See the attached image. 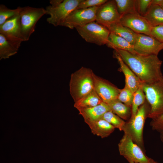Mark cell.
Returning a JSON list of instances; mask_svg holds the SVG:
<instances>
[{
  "label": "cell",
  "instance_id": "cell-1",
  "mask_svg": "<svg viewBox=\"0 0 163 163\" xmlns=\"http://www.w3.org/2000/svg\"><path fill=\"white\" fill-rule=\"evenodd\" d=\"M114 50L142 83H152L163 79L162 61L157 55L143 56L123 50Z\"/></svg>",
  "mask_w": 163,
  "mask_h": 163
},
{
  "label": "cell",
  "instance_id": "cell-2",
  "mask_svg": "<svg viewBox=\"0 0 163 163\" xmlns=\"http://www.w3.org/2000/svg\"><path fill=\"white\" fill-rule=\"evenodd\" d=\"M92 70L82 67L72 73L69 82V91L74 102L94 89Z\"/></svg>",
  "mask_w": 163,
  "mask_h": 163
},
{
  "label": "cell",
  "instance_id": "cell-3",
  "mask_svg": "<svg viewBox=\"0 0 163 163\" xmlns=\"http://www.w3.org/2000/svg\"><path fill=\"white\" fill-rule=\"evenodd\" d=\"M149 110V105L146 100L145 103L139 107L135 115L126 122L123 131L124 133L129 136L143 150V128Z\"/></svg>",
  "mask_w": 163,
  "mask_h": 163
},
{
  "label": "cell",
  "instance_id": "cell-4",
  "mask_svg": "<svg viewBox=\"0 0 163 163\" xmlns=\"http://www.w3.org/2000/svg\"><path fill=\"white\" fill-rule=\"evenodd\" d=\"M150 110L148 117L155 119L163 113V79L152 83H142Z\"/></svg>",
  "mask_w": 163,
  "mask_h": 163
},
{
  "label": "cell",
  "instance_id": "cell-5",
  "mask_svg": "<svg viewBox=\"0 0 163 163\" xmlns=\"http://www.w3.org/2000/svg\"><path fill=\"white\" fill-rule=\"evenodd\" d=\"M82 0H50V5L45 10L50 17L47 22L54 26H61L68 15L77 8Z\"/></svg>",
  "mask_w": 163,
  "mask_h": 163
},
{
  "label": "cell",
  "instance_id": "cell-6",
  "mask_svg": "<svg viewBox=\"0 0 163 163\" xmlns=\"http://www.w3.org/2000/svg\"><path fill=\"white\" fill-rule=\"evenodd\" d=\"M46 14L45 9L29 6L21 7L19 13L21 34L24 41H28L34 31L39 20Z\"/></svg>",
  "mask_w": 163,
  "mask_h": 163
},
{
  "label": "cell",
  "instance_id": "cell-7",
  "mask_svg": "<svg viewBox=\"0 0 163 163\" xmlns=\"http://www.w3.org/2000/svg\"><path fill=\"white\" fill-rule=\"evenodd\" d=\"M75 29L86 41L99 46L106 44L110 33L107 27L95 21Z\"/></svg>",
  "mask_w": 163,
  "mask_h": 163
},
{
  "label": "cell",
  "instance_id": "cell-8",
  "mask_svg": "<svg viewBox=\"0 0 163 163\" xmlns=\"http://www.w3.org/2000/svg\"><path fill=\"white\" fill-rule=\"evenodd\" d=\"M120 155L129 162L135 163H147L149 157L145 155L143 150L134 142L127 135L124 134L118 144Z\"/></svg>",
  "mask_w": 163,
  "mask_h": 163
},
{
  "label": "cell",
  "instance_id": "cell-9",
  "mask_svg": "<svg viewBox=\"0 0 163 163\" xmlns=\"http://www.w3.org/2000/svg\"><path fill=\"white\" fill-rule=\"evenodd\" d=\"M98 7L75 9L67 16L61 26L70 29L82 27L96 20V14Z\"/></svg>",
  "mask_w": 163,
  "mask_h": 163
},
{
  "label": "cell",
  "instance_id": "cell-10",
  "mask_svg": "<svg viewBox=\"0 0 163 163\" xmlns=\"http://www.w3.org/2000/svg\"><path fill=\"white\" fill-rule=\"evenodd\" d=\"M136 54L143 56L157 55L163 49V43L151 36L137 34L133 45Z\"/></svg>",
  "mask_w": 163,
  "mask_h": 163
},
{
  "label": "cell",
  "instance_id": "cell-11",
  "mask_svg": "<svg viewBox=\"0 0 163 163\" xmlns=\"http://www.w3.org/2000/svg\"><path fill=\"white\" fill-rule=\"evenodd\" d=\"M120 22L123 26L128 27L136 34L150 36L152 27L143 16L137 12L122 16Z\"/></svg>",
  "mask_w": 163,
  "mask_h": 163
},
{
  "label": "cell",
  "instance_id": "cell-12",
  "mask_svg": "<svg viewBox=\"0 0 163 163\" xmlns=\"http://www.w3.org/2000/svg\"><path fill=\"white\" fill-rule=\"evenodd\" d=\"M121 17L115 1L107 0L98 7L96 14L95 21L107 27L113 24L120 21Z\"/></svg>",
  "mask_w": 163,
  "mask_h": 163
},
{
  "label": "cell",
  "instance_id": "cell-13",
  "mask_svg": "<svg viewBox=\"0 0 163 163\" xmlns=\"http://www.w3.org/2000/svg\"><path fill=\"white\" fill-rule=\"evenodd\" d=\"M93 77L94 90L103 102L107 104L117 99L120 89L94 73Z\"/></svg>",
  "mask_w": 163,
  "mask_h": 163
},
{
  "label": "cell",
  "instance_id": "cell-14",
  "mask_svg": "<svg viewBox=\"0 0 163 163\" xmlns=\"http://www.w3.org/2000/svg\"><path fill=\"white\" fill-rule=\"evenodd\" d=\"M0 34L20 47L24 40L21 33L19 14L8 20L0 26Z\"/></svg>",
  "mask_w": 163,
  "mask_h": 163
},
{
  "label": "cell",
  "instance_id": "cell-15",
  "mask_svg": "<svg viewBox=\"0 0 163 163\" xmlns=\"http://www.w3.org/2000/svg\"><path fill=\"white\" fill-rule=\"evenodd\" d=\"M113 56L117 60L120 65L119 69L120 71L122 72L125 76V85L134 93L138 89L142 82L124 62L119 55L114 50Z\"/></svg>",
  "mask_w": 163,
  "mask_h": 163
},
{
  "label": "cell",
  "instance_id": "cell-16",
  "mask_svg": "<svg viewBox=\"0 0 163 163\" xmlns=\"http://www.w3.org/2000/svg\"><path fill=\"white\" fill-rule=\"evenodd\" d=\"M91 133L94 135L104 138L108 137L114 130L115 127L103 119L94 121H85Z\"/></svg>",
  "mask_w": 163,
  "mask_h": 163
},
{
  "label": "cell",
  "instance_id": "cell-17",
  "mask_svg": "<svg viewBox=\"0 0 163 163\" xmlns=\"http://www.w3.org/2000/svg\"><path fill=\"white\" fill-rule=\"evenodd\" d=\"M83 117L84 121H94L101 119L104 114L110 109L108 105L104 102L96 106L78 110Z\"/></svg>",
  "mask_w": 163,
  "mask_h": 163
},
{
  "label": "cell",
  "instance_id": "cell-18",
  "mask_svg": "<svg viewBox=\"0 0 163 163\" xmlns=\"http://www.w3.org/2000/svg\"><path fill=\"white\" fill-rule=\"evenodd\" d=\"M107 28L110 32L124 38L134 45L137 34L128 27L123 26L120 21L113 24Z\"/></svg>",
  "mask_w": 163,
  "mask_h": 163
},
{
  "label": "cell",
  "instance_id": "cell-19",
  "mask_svg": "<svg viewBox=\"0 0 163 163\" xmlns=\"http://www.w3.org/2000/svg\"><path fill=\"white\" fill-rule=\"evenodd\" d=\"M106 45L114 50H123L132 53H136L134 50L133 45L124 38L111 32H110Z\"/></svg>",
  "mask_w": 163,
  "mask_h": 163
},
{
  "label": "cell",
  "instance_id": "cell-20",
  "mask_svg": "<svg viewBox=\"0 0 163 163\" xmlns=\"http://www.w3.org/2000/svg\"><path fill=\"white\" fill-rule=\"evenodd\" d=\"M103 102L94 89L77 102L74 106L77 110L96 106Z\"/></svg>",
  "mask_w": 163,
  "mask_h": 163
},
{
  "label": "cell",
  "instance_id": "cell-21",
  "mask_svg": "<svg viewBox=\"0 0 163 163\" xmlns=\"http://www.w3.org/2000/svg\"><path fill=\"white\" fill-rule=\"evenodd\" d=\"M143 17L152 27L163 25V9L159 5H152Z\"/></svg>",
  "mask_w": 163,
  "mask_h": 163
},
{
  "label": "cell",
  "instance_id": "cell-22",
  "mask_svg": "<svg viewBox=\"0 0 163 163\" xmlns=\"http://www.w3.org/2000/svg\"><path fill=\"white\" fill-rule=\"evenodd\" d=\"M110 110L123 120H129L131 116V107L127 106L117 99L107 104Z\"/></svg>",
  "mask_w": 163,
  "mask_h": 163
},
{
  "label": "cell",
  "instance_id": "cell-23",
  "mask_svg": "<svg viewBox=\"0 0 163 163\" xmlns=\"http://www.w3.org/2000/svg\"><path fill=\"white\" fill-rule=\"evenodd\" d=\"M19 47L0 34V59L8 58L16 54Z\"/></svg>",
  "mask_w": 163,
  "mask_h": 163
},
{
  "label": "cell",
  "instance_id": "cell-24",
  "mask_svg": "<svg viewBox=\"0 0 163 163\" xmlns=\"http://www.w3.org/2000/svg\"><path fill=\"white\" fill-rule=\"evenodd\" d=\"M114 1L118 11L121 16L128 13L137 12L136 0H115Z\"/></svg>",
  "mask_w": 163,
  "mask_h": 163
},
{
  "label": "cell",
  "instance_id": "cell-25",
  "mask_svg": "<svg viewBox=\"0 0 163 163\" xmlns=\"http://www.w3.org/2000/svg\"><path fill=\"white\" fill-rule=\"evenodd\" d=\"M145 96L142 89V83L138 89L133 94L131 117H133L135 115L139 107L145 103Z\"/></svg>",
  "mask_w": 163,
  "mask_h": 163
},
{
  "label": "cell",
  "instance_id": "cell-26",
  "mask_svg": "<svg viewBox=\"0 0 163 163\" xmlns=\"http://www.w3.org/2000/svg\"><path fill=\"white\" fill-rule=\"evenodd\" d=\"M101 119L106 121L115 128L123 131L126 122L111 110L105 113Z\"/></svg>",
  "mask_w": 163,
  "mask_h": 163
},
{
  "label": "cell",
  "instance_id": "cell-27",
  "mask_svg": "<svg viewBox=\"0 0 163 163\" xmlns=\"http://www.w3.org/2000/svg\"><path fill=\"white\" fill-rule=\"evenodd\" d=\"M21 7L10 9L3 4L0 5V26L10 18L19 14Z\"/></svg>",
  "mask_w": 163,
  "mask_h": 163
},
{
  "label": "cell",
  "instance_id": "cell-28",
  "mask_svg": "<svg viewBox=\"0 0 163 163\" xmlns=\"http://www.w3.org/2000/svg\"><path fill=\"white\" fill-rule=\"evenodd\" d=\"M133 94L129 88L125 85L123 89H120L117 99L126 105L131 107Z\"/></svg>",
  "mask_w": 163,
  "mask_h": 163
},
{
  "label": "cell",
  "instance_id": "cell-29",
  "mask_svg": "<svg viewBox=\"0 0 163 163\" xmlns=\"http://www.w3.org/2000/svg\"><path fill=\"white\" fill-rule=\"evenodd\" d=\"M107 1V0H82L76 9L99 7Z\"/></svg>",
  "mask_w": 163,
  "mask_h": 163
},
{
  "label": "cell",
  "instance_id": "cell-30",
  "mask_svg": "<svg viewBox=\"0 0 163 163\" xmlns=\"http://www.w3.org/2000/svg\"><path fill=\"white\" fill-rule=\"evenodd\" d=\"M152 0H138L137 2V11L143 16L147 12L152 5Z\"/></svg>",
  "mask_w": 163,
  "mask_h": 163
},
{
  "label": "cell",
  "instance_id": "cell-31",
  "mask_svg": "<svg viewBox=\"0 0 163 163\" xmlns=\"http://www.w3.org/2000/svg\"><path fill=\"white\" fill-rule=\"evenodd\" d=\"M152 129L159 132L163 131V113L156 118L152 119L150 123Z\"/></svg>",
  "mask_w": 163,
  "mask_h": 163
},
{
  "label": "cell",
  "instance_id": "cell-32",
  "mask_svg": "<svg viewBox=\"0 0 163 163\" xmlns=\"http://www.w3.org/2000/svg\"><path fill=\"white\" fill-rule=\"evenodd\" d=\"M150 36L163 43V25L152 27Z\"/></svg>",
  "mask_w": 163,
  "mask_h": 163
},
{
  "label": "cell",
  "instance_id": "cell-33",
  "mask_svg": "<svg viewBox=\"0 0 163 163\" xmlns=\"http://www.w3.org/2000/svg\"><path fill=\"white\" fill-rule=\"evenodd\" d=\"M152 5H157L163 9V0H152Z\"/></svg>",
  "mask_w": 163,
  "mask_h": 163
},
{
  "label": "cell",
  "instance_id": "cell-34",
  "mask_svg": "<svg viewBox=\"0 0 163 163\" xmlns=\"http://www.w3.org/2000/svg\"><path fill=\"white\" fill-rule=\"evenodd\" d=\"M147 163H158L152 158H149L148 162Z\"/></svg>",
  "mask_w": 163,
  "mask_h": 163
},
{
  "label": "cell",
  "instance_id": "cell-35",
  "mask_svg": "<svg viewBox=\"0 0 163 163\" xmlns=\"http://www.w3.org/2000/svg\"><path fill=\"white\" fill-rule=\"evenodd\" d=\"M160 138L163 144V131L160 133Z\"/></svg>",
  "mask_w": 163,
  "mask_h": 163
},
{
  "label": "cell",
  "instance_id": "cell-36",
  "mask_svg": "<svg viewBox=\"0 0 163 163\" xmlns=\"http://www.w3.org/2000/svg\"><path fill=\"white\" fill-rule=\"evenodd\" d=\"M129 163H135L133 162H129Z\"/></svg>",
  "mask_w": 163,
  "mask_h": 163
}]
</instances>
